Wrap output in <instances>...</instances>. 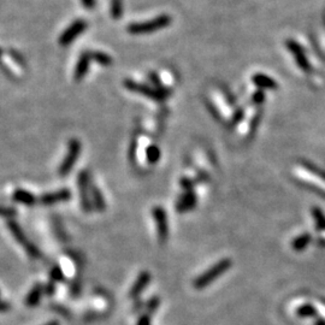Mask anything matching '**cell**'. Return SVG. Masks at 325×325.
Returning <instances> with one entry per match:
<instances>
[{"mask_svg": "<svg viewBox=\"0 0 325 325\" xmlns=\"http://www.w3.org/2000/svg\"><path fill=\"white\" fill-rule=\"evenodd\" d=\"M138 325H151V321L147 316H142L140 319H139Z\"/></svg>", "mask_w": 325, "mask_h": 325, "instance_id": "603a6c76", "label": "cell"}, {"mask_svg": "<svg viewBox=\"0 0 325 325\" xmlns=\"http://www.w3.org/2000/svg\"><path fill=\"white\" fill-rule=\"evenodd\" d=\"M82 2L87 9H93L95 6V0H82Z\"/></svg>", "mask_w": 325, "mask_h": 325, "instance_id": "cb8c5ba5", "label": "cell"}, {"mask_svg": "<svg viewBox=\"0 0 325 325\" xmlns=\"http://www.w3.org/2000/svg\"><path fill=\"white\" fill-rule=\"evenodd\" d=\"M307 241H308L307 235L300 236L299 238H296L295 241H293V248L296 249V251H299V249H302L305 246H306Z\"/></svg>", "mask_w": 325, "mask_h": 325, "instance_id": "ffe728a7", "label": "cell"}, {"mask_svg": "<svg viewBox=\"0 0 325 325\" xmlns=\"http://www.w3.org/2000/svg\"><path fill=\"white\" fill-rule=\"evenodd\" d=\"M181 186H182L186 190H190L191 187H193V183H191V181L189 179H186L185 177V179L181 181Z\"/></svg>", "mask_w": 325, "mask_h": 325, "instance_id": "7402d4cb", "label": "cell"}, {"mask_svg": "<svg viewBox=\"0 0 325 325\" xmlns=\"http://www.w3.org/2000/svg\"><path fill=\"white\" fill-rule=\"evenodd\" d=\"M91 60H92L91 52H85V53L81 54L79 62L76 64V68H75L74 79L76 80V81H81L83 77L87 75L88 69H90Z\"/></svg>", "mask_w": 325, "mask_h": 325, "instance_id": "9c48e42d", "label": "cell"}, {"mask_svg": "<svg viewBox=\"0 0 325 325\" xmlns=\"http://www.w3.org/2000/svg\"><path fill=\"white\" fill-rule=\"evenodd\" d=\"M287 46H288L289 51H290L291 53H293L294 57H295L296 63H298V65L300 66V68L304 69V70H307V69L310 68V64H308L306 55H305L304 52H302L301 47H300L298 44L293 40H289L287 43Z\"/></svg>", "mask_w": 325, "mask_h": 325, "instance_id": "8fae6325", "label": "cell"}, {"mask_svg": "<svg viewBox=\"0 0 325 325\" xmlns=\"http://www.w3.org/2000/svg\"><path fill=\"white\" fill-rule=\"evenodd\" d=\"M123 15V0H111V16L113 19H119Z\"/></svg>", "mask_w": 325, "mask_h": 325, "instance_id": "e0dca14e", "label": "cell"}, {"mask_svg": "<svg viewBox=\"0 0 325 325\" xmlns=\"http://www.w3.org/2000/svg\"><path fill=\"white\" fill-rule=\"evenodd\" d=\"M13 199H15L16 201L22 202V204H26V205H32L33 202H34V196L26 190L16 191L15 195H13Z\"/></svg>", "mask_w": 325, "mask_h": 325, "instance_id": "ac0fdd59", "label": "cell"}, {"mask_svg": "<svg viewBox=\"0 0 325 325\" xmlns=\"http://www.w3.org/2000/svg\"><path fill=\"white\" fill-rule=\"evenodd\" d=\"M79 188H80V195H81V204L85 211H91L92 210V199L90 198L91 193V183H90V177L86 171L81 172L79 175Z\"/></svg>", "mask_w": 325, "mask_h": 325, "instance_id": "52a82bcc", "label": "cell"}, {"mask_svg": "<svg viewBox=\"0 0 325 325\" xmlns=\"http://www.w3.org/2000/svg\"><path fill=\"white\" fill-rule=\"evenodd\" d=\"M71 193L68 189H62L58 190L55 193H51L47 194L43 198V202L46 205H51V204H55V202L59 201H66V200L70 199Z\"/></svg>", "mask_w": 325, "mask_h": 325, "instance_id": "4fadbf2b", "label": "cell"}, {"mask_svg": "<svg viewBox=\"0 0 325 325\" xmlns=\"http://www.w3.org/2000/svg\"><path fill=\"white\" fill-rule=\"evenodd\" d=\"M48 325H58V324H57V322H53V323H51V324H48Z\"/></svg>", "mask_w": 325, "mask_h": 325, "instance_id": "d4e9b609", "label": "cell"}, {"mask_svg": "<svg viewBox=\"0 0 325 325\" xmlns=\"http://www.w3.org/2000/svg\"><path fill=\"white\" fill-rule=\"evenodd\" d=\"M80 152H81V142L77 139H71L70 142H69L68 153H66L65 159H64L62 165L59 166V174L62 176H65L71 171L72 166L75 165L77 158H79Z\"/></svg>", "mask_w": 325, "mask_h": 325, "instance_id": "277c9868", "label": "cell"}, {"mask_svg": "<svg viewBox=\"0 0 325 325\" xmlns=\"http://www.w3.org/2000/svg\"><path fill=\"white\" fill-rule=\"evenodd\" d=\"M39 296H40V291H39L38 289H35V290L30 294L29 300H28V301L30 302V305H35V302H38Z\"/></svg>", "mask_w": 325, "mask_h": 325, "instance_id": "44dd1931", "label": "cell"}, {"mask_svg": "<svg viewBox=\"0 0 325 325\" xmlns=\"http://www.w3.org/2000/svg\"><path fill=\"white\" fill-rule=\"evenodd\" d=\"M232 263L229 258H226V259L219 260L218 263H216L212 268H210L208 270H206L204 274H201L200 276L194 280L193 285L195 289H204L206 288L207 285H210L213 280H216L217 279L222 276L224 272H227L232 268Z\"/></svg>", "mask_w": 325, "mask_h": 325, "instance_id": "7a4b0ae2", "label": "cell"}, {"mask_svg": "<svg viewBox=\"0 0 325 325\" xmlns=\"http://www.w3.org/2000/svg\"><path fill=\"white\" fill-rule=\"evenodd\" d=\"M196 202H198V198L195 194L191 190H186V193H183L177 200L176 211L180 213L189 212L196 206Z\"/></svg>", "mask_w": 325, "mask_h": 325, "instance_id": "ba28073f", "label": "cell"}, {"mask_svg": "<svg viewBox=\"0 0 325 325\" xmlns=\"http://www.w3.org/2000/svg\"><path fill=\"white\" fill-rule=\"evenodd\" d=\"M152 215H153L155 229H157L158 241L164 243L166 240H168V236H169V224H168L166 212L164 211L163 207L154 206L153 210H152Z\"/></svg>", "mask_w": 325, "mask_h": 325, "instance_id": "5b68a950", "label": "cell"}, {"mask_svg": "<svg viewBox=\"0 0 325 325\" xmlns=\"http://www.w3.org/2000/svg\"><path fill=\"white\" fill-rule=\"evenodd\" d=\"M252 82L257 86L259 90L265 91V90H276L277 83L274 79H271L270 76L264 74H254L252 76Z\"/></svg>", "mask_w": 325, "mask_h": 325, "instance_id": "7c38bea8", "label": "cell"}, {"mask_svg": "<svg viewBox=\"0 0 325 325\" xmlns=\"http://www.w3.org/2000/svg\"><path fill=\"white\" fill-rule=\"evenodd\" d=\"M265 98H266L265 92L262 91V90H258L254 94H253L252 101L254 102L255 105H262L263 102L265 101Z\"/></svg>", "mask_w": 325, "mask_h": 325, "instance_id": "d6986e66", "label": "cell"}, {"mask_svg": "<svg viewBox=\"0 0 325 325\" xmlns=\"http://www.w3.org/2000/svg\"><path fill=\"white\" fill-rule=\"evenodd\" d=\"M124 87H126L127 90H129L130 92L141 94V95L154 100V101L157 102L163 101V100H165L169 95L168 93L160 92L159 90H157V88L149 87L148 85H144V83L135 82L133 81V80H126V81H124Z\"/></svg>", "mask_w": 325, "mask_h": 325, "instance_id": "3957f363", "label": "cell"}, {"mask_svg": "<svg viewBox=\"0 0 325 325\" xmlns=\"http://www.w3.org/2000/svg\"><path fill=\"white\" fill-rule=\"evenodd\" d=\"M149 280H151V274L147 271L141 272V274L139 275L138 279H136L133 288L130 289V291H129L130 298H133V299L138 298V296L140 295L141 291H142L143 289L147 287V284L149 283Z\"/></svg>", "mask_w": 325, "mask_h": 325, "instance_id": "30bf717a", "label": "cell"}, {"mask_svg": "<svg viewBox=\"0 0 325 325\" xmlns=\"http://www.w3.org/2000/svg\"><path fill=\"white\" fill-rule=\"evenodd\" d=\"M87 22L83 21V19H80V21L74 22L65 32L63 33L62 36L59 39V44L60 46H68L70 45L72 41L77 38L79 35H81L86 29H87Z\"/></svg>", "mask_w": 325, "mask_h": 325, "instance_id": "8992f818", "label": "cell"}, {"mask_svg": "<svg viewBox=\"0 0 325 325\" xmlns=\"http://www.w3.org/2000/svg\"><path fill=\"white\" fill-rule=\"evenodd\" d=\"M91 194H92V202L94 204V206L98 211H104L105 210V200L102 198V194L95 186H92L91 188Z\"/></svg>", "mask_w": 325, "mask_h": 325, "instance_id": "5bb4252c", "label": "cell"}, {"mask_svg": "<svg viewBox=\"0 0 325 325\" xmlns=\"http://www.w3.org/2000/svg\"><path fill=\"white\" fill-rule=\"evenodd\" d=\"M172 18L170 15H160L151 21L141 22V23H133L128 26L127 32L132 35H144L148 33L157 32V30H162L164 28L169 27L171 24Z\"/></svg>", "mask_w": 325, "mask_h": 325, "instance_id": "6da1fadb", "label": "cell"}, {"mask_svg": "<svg viewBox=\"0 0 325 325\" xmlns=\"http://www.w3.org/2000/svg\"><path fill=\"white\" fill-rule=\"evenodd\" d=\"M160 148L155 144H149L146 149V158H147V163L149 164H155L159 162L160 159Z\"/></svg>", "mask_w": 325, "mask_h": 325, "instance_id": "2e32d148", "label": "cell"}, {"mask_svg": "<svg viewBox=\"0 0 325 325\" xmlns=\"http://www.w3.org/2000/svg\"><path fill=\"white\" fill-rule=\"evenodd\" d=\"M91 57H92V60H94V62L101 66L112 65V62H113L112 57H110L108 54L104 53V52H91Z\"/></svg>", "mask_w": 325, "mask_h": 325, "instance_id": "9a60e30c", "label": "cell"}]
</instances>
